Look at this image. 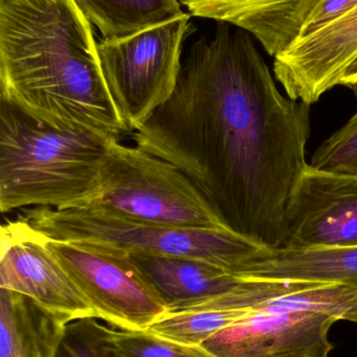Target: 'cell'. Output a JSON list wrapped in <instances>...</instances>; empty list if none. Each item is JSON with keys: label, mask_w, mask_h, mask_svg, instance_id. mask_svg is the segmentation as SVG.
<instances>
[{"label": "cell", "mask_w": 357, "mask_h": 357, "mask_svg": "<svg viewBox=\"0 0 357 357\" xmlns=\"http://www.w3.org/2000/svg\"><path fill=\"white\" fill-rule=\"evenodd\" d=\"M335 322L320 312L257 308L203 346L216 357L329 356V331Z\"/></svg>", "instance_id": "cell-10"}, {"label": "cell", "mask_w": 357, "mask_h": 357, "mask_svg": "<svg viewBox=\"0 0 357 357\" xmlns=\"http://www.w3.org/2000/svg\"><path fill=\"white\" fill-rule=\"evenodd\" d=\"M272 312H320L357 324V287L343 283L303 281L300 287L260 304Z\"/></svg>", "instance_id": "cell-17"}, {"label": "cell", "mask_w": 357, "mask_h": 357, "mask_svg": "<svg viewBox=\"0 0 357 357\" xmlns=\"http://www.w3.org/2000/svg\"><path fill=\"white\" fill-rule=\"evenodd\" d=\"M236 276L357 287V247L312 250L263 248L239 268Z\"/></svg>", "instance_id": "cell-14"}, {"label": "cell", "mask_w": 357, "mask_h": 357, "mask_svg": "<svg viewBox=\"0 0 357 357\" xmlns=\"http://www.w3.org/2000/svg\"><path fill=\"white\" fill-rule=\"evenodd\" d=\"M189 19L184 14L136 35L96 43L103 79L130 133L138 131L173 94Z\"/></svg>", "instance_id": "cell-6"}, {"label": "cell", "mask_w": 357, "mask_h": 357, "mask_svg": "<svg viewBox=\"0 0 357 357\" xmlns=\"http://www.w3.org/2000/svg\"><path fill=\"white\" fill-rule=\"evenodd\" d=\"M357 58V8L342 18L297 38L275 56L274 75L289 98L316 104L341 83Z\"/></svg>", "instance_id": "cell-11"}, {"label": "cell", "mask_w": 357, "mask_h": 357, "mask_svg": "<svg viewBox=\"0 0 357 357\" xmlns=\"http://www.w3.org/2000/svg\"><path fill=\"white\" fill-rule=\"evenodd\" d=\"M357 247V175L308 165L285 208L278 249Z\"/></svg>", "instance_id": "cell-8"}, {"label": "cell", "mask_w": 357, "mask_h": 357, "mask_svg": "<svg viewBox=\"0 0 357 357\" xmlns=\"http://www.w3.org/2000/svg\"><path fill=\"white\" fill-rule=\"evenodd\" d=\"M340 86H345L350 89H357V58L346 69Z\"/></svg>", "instance_id": "cell-22"}, {"label": "cell", "mask_w": 357, "mask_h": 357, "mask_svg": "<svg viewBox=\"0 0 357 357\" xmlns=\"http://www.w3.org/2000/svg\"><path fill=\"white\" fill-rule=\"evenodd\" d=\"M57 357H119L98 319H84L67 325Z\"/></svg>", "instance_id": "cell-20"}, {"label": "cell", "mask_w": 357, "mask_h": 357, "mask_svg": "<svg viewBox=\"0 0 357 357\" xmlns=\"http://www.w3.org/2000/svg\"><path fill=\"white\" fill-rule=\"evenodd\" d=\"M0 100L54 127L117 142L131 134L75 0H0Z\"/></svg>", "instance_id": "cell-2"}, {"label": "cell", "mask_w": 357, "mask_h": 357, "mask_svg": "<svg viewBox=\"0 0 357 357\" xmlns=\"http://www.w3.org/2000/svg\"><path fill=\"white\" fill-rule=\"evenodd\" d=\"M0 289V357L58 356L66 323L31 298Z\"/></svg>", "instance_id": "cell-15"}, {"label": "cell", "mask_w": 357, "mask_h": 357, "mask_svg": "<svg viewBox=\"0 0 357 357\" xmlns=\"http://www.w3.org/2000/svg\"><path fill=\"white\" fill-rule=\"evenodd\" d=\"M308 357H328V356H310Z\"/></svg>", "instance_id": "cell-23"}, {"label": "cell", "mask_w": 357, "mask_h": 357, "mask_svg": "<svg viewBox=\"0 0 357 357\" xmlns=\"http://www.w3.org/2000/svg\"><path fill=\"white\" fill-rule=\"evenodd\" d=\"M310 162L319 171L357 175V112L319 146Z\"/></svg>", "instance_id": "cell-19"}, {"label": "cell", "mask_w": 357, "mask_h": 357, "mask_svg": "<svg viewBox=\"0 0 357 357\" xmlns=\"http://www.w3.org/2000/svg\"><path fill=\"white\" fill-rule=\"evenodd\" d=\"M192 16L213 19L251 33L270 56L284 52L301 35L322 0H178Z\"/></svg>", "instance_id": "cell-12"}, {"label": "cell", "mask_w": 357, "mask_h": 357, "mask_svg": "<svg viewBox=\"0 0 357 357\" xmlns=\"http://www.w3.org/2000/svg\"><path fill=\"white\" fill-rule=\"evenodd\" d=\"M356 8L357 0H322L308 17L299 37L314 33L316 29L342 18Z\"/></svg>", "instance_id": "cell-21"}, {"label": "cell", "mask_w": 357, "mask_h": 357, "mask_svg": "<svg viewBox=\"0 0 357 357\" xmlns=\"http://www.w3.org/2000/svg\"><path fill=\"white\" fill-rule=\"evenodd\" d=\"M105 333L119 357H216L203 346L168 341L148 331H121L105 325Z\"/></svg>", "instance_id": "cell-18"}, {"label": "cell", "mask_w": 357, "mask_h": 357, "mask_svg": "<svg viewBox=\"0 0 357 357\" xmlns=\"http://www.w3.org/2000/svg\"><path fill=\"white\" fill-rule=\"evenodd\" d=\"M254 39L226 23L199 39L171 98L132 139L184 172L228 230L278 249L308 167L310 106L279 91Z\"/></svg>", "instance_id": "cell-1"}, {"label": "cell", "mask_w": 357, "mask_h": 357, "mask_svg": "<svg viewBox=\"0 0 357 357\" xmlns=\"http://www.w3.org/2000/svg\"><path fill=\"white\" fill-rule=\"evenodd\" d=\"M46 235L22 218L1 228L0 289L27 296L67 325L96 314L45 245Z\"/></svg>", "instance_id": "cell-9"}, {"label": "cell", "mask_w": 357, "mask_h": 357, "mask_svg": "<svg viewBox=\"0 0 357 357\" xmlns=\"http://www.w3.org/2000/svg\"><path fill=\"white\" fill-rule=\"evenodd\" d=\"M85 208L155 226L228 230L184 172L138 146L119 142L109 146L100 190Z\"/></svg>", "instance_id": "cell-5"}, {"label": "cell", "mask_w": 357, "mask_h": 357, "mask_svg": "<svg viewBox=\"0 0 357 357\" xmlns=\"http://www.w3.org/2000/svg\"><path fill=\"white\" fill-rule=\"evenodd\" d=\"M45 245L87 298L98 320L121 331H145L167 314L161 296L125 252L48 236Z\"/></svg>", "instance_id": "cell-7"}, {"label": "cell", "mask_w": 357, "mask_h": 357, "mask_svg": "<svg viewBox=\"0 0 357 357\" xmlns=\"http://www.w3.org/2000/svg\"><path fill=\"white\" fill-rule=\"evenodd\" d=\"M103 39H119L184 16L178 0H75Z\"/></svg>", "instance_id": "cell-16"}, {"label": "cell", "mask_w": 357, "mask_h": 357, "mask_svg": "<svg viewBox=\"0 0 357 357\" xmlns=\"http://www.w3.org/2000/svg\"><path fill=\"white\" fill-rule=\"evenodd\" d=\"M18 218L56 241L101 245L128 254L201 260L235 276L263 249L224 229L155 226L107 215L90 208L34 207L25 209Z\"/></svg>", "instance_id": "cell-4"}, {"label": "cell", "mask_w": 357, "mask_h": 357, "mask_svg": "<svg viewBox=\"0 0 357 357\" xmlns=\"http://www.w3.org/2000/svg\"><path fill=\"white\" fill-rule=\"evenodd\" d=\"M117 140L57 128L0 100V210L85 208L100 190L109 146Z\"/></svg>", "instance_id": "cell-3"}, {"label": "cell", "mask_w": 357, "mask_h": 357, "mask_svg": "<svg viewBox=\"0 0 357 357\" xmlns=\"http://www.w3.org/2000/svg\"><path fill=\"white\" fill-rule=\"evenodd\" d=\"M128 255L161 296L168 312L217 297L242 281L228 271L201 260L138 253Z\"/></svg>", "instance_id": "cell-13"}]
</instances>
